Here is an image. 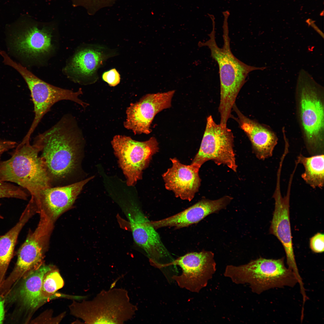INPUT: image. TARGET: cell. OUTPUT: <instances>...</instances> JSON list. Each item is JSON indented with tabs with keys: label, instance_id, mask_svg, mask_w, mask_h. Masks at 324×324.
Listing matches in <instances>:
<instances>
[{
	"label": "cell",
	"instance_id": "29",
	"mask_svg": "<svg viewBox=\"0 0 324 324\" xmlns=\"http://www.w3.org/2000/svg\"><path fill=\"white\" fill-rule=\"evenodd\" d=\"M4 300L2 298V296L0 295V324H2L3 322L4 316Z\"/></svg>",
	"mask_w": 324,
	"mask_h": 324
},
{
	"label": "cell",
	"instance_id": "5",
	"mask_svg": "<svg viewBox=\"0 0 324 324\" xmlns=\"http://www.w3.org/2000/svg\"><path fill=\"white\" fill-rule=\"evenodd\" d=\"M224 275L236 284H249L252 291L258 294L271 289L293 287L298 283L294 272L285 266L284 257H260L245 265L228 266Z\"/></svg>",
	"mask_w": 324,
	"mask_h": 324
},
{
	"label": "cell",
	"instance_id": "19",
	"mask_svg": "<svg viewBox=\"0 0 324 324\" xmlns=\"http://www.w3.org/2000/svg\"><path fill=\"white\" fill-rule=\"evenodd\" d=\"M232 199L228 196L215 200L202 199L176 214L160 220L150 221V223L156 230L166 227H174L176 229L188 227L225 208Z\"/></svg>",
	"mask_w": 324,
	"mask_h": 324
},
{
	"label": "cell",
	"instance_id": "16",
	"mask_svg": "<svg viewBox=\"0 0 324 324\" xmlns=\"http://www.w3.org/2000/svg\"><path fill=\"white\" fill-rule=\"evenodd\" d=\"M292 178H290L287 192L282 196L280 180L277 179L273 197L275 207L269 228V233L275 236L282 244L285 252L288 267L294 273L298 281L301 280L296 263L292 241L290 218V198Z\"/></svg>",
	"mask_w": 324,
	"mask_h": 324
},
{
	"label": "cell",
	"instance_id": "26",
	"mask_svg": "<svg viewBox=\"0 0 324 324\" xmlns=\"http://www.w3.org/2000/svg\"><path fill=\"white\" fill-rule=\"evenodd\" d=\"M310 247L312 251L316 253H320L324 250V235L318 232L310 239Z\"/></svg>",
	"mask_w": 324,
	"mask_h": 324
},
{
	"label": "cell",
	"instance_id": "7",
	"mask_svg": "<svg viewBox=\"0 0 324 324\" xmlns=\"http://www.w3.org/2000/svg\"><path fill=\"white\" fill-rule=\"evenodd\" d=\"M3 60L5 64L12 67L20 74L31 92L34 106V117L24 140H30L31 136L42 118L57 102L62 100H70L83 108L89 105L79 98V96L83 94L81 88L74 91L54 86L37 77L20 64L13 61L8 55L5 56Z\"/></svg>",
	"mask_w": 324,
	"mask_h": 324
},
{
	"label": "cell",
	"instance_id": "30",
	"mask_svg": "<svg viewBox=\"0 0 324 324\" xmlns=\"http://www.w3.org/2000/svg\"><path fill=\"white\" fill-rule=\"evenodd\" d=\"M306 22L309 26L312 27L315 30L320 34V36L323 38V33L316 25L314 21L311 19H307Z\"/></svg>",
	"mask_w": 324,
	"mask_h": 324
},
{
	"label": "cell",
	"instance_id": "12",
	"mask_svg": "<svg viewBox=\"0 0 324 324\" xmlns=\"http://www.w3.org/2000/svg\"><path fill=\"white\" fill-rule=\"evenodd\" d=\"M116 55L115 50L104 46L83 45L69 58L63 71L74 82L85 85L92 84L98 79L99 68L108 59Z\"/></svg>",
	"mask_w": 324,
	"mask_h": 324
},
{
	"label": "cell",
	"instance_id": "14",
	"mask_svg": "<svg viewBox=\"0 0 324 324\" xmlns=\"http://www.w3.org/2000/svg\"><path fill=\"white\" fill-rule=\"evenodd\" d=\"M52 31L36 26L27 28L12 37L11 44L22 57L37 64L46 61L55 52L58 44Z\"/></svg>",
	"mask_w": 324,
	"mask_h": 324
},
{
	"label": "cell",
	"instance_id": "6",
	"mask_svg": "<svg viewBox=\"0 0 324 324\" xmlns=\"http://www.w3.org/2000/svg\"><path fill=\"white\" fill-rule=\"evenodd\" d=\"M71 314L87 324H122L132 319L137 311L130 302L127 290L116 288L103 290L92 299L74 301Z\"/></svg>",
	"mask_w": 324,
	"mask_h": 324
},
{
	"label": "cell",
	"instance_id": "27",
	"mask_svg": "<svg viewBox=\"0 0 324 324\" xmlns=\"http://www.w3.org/2000/svg\"><path fill=\"white\" fill-rule=\"evenodd\" d=\"M103 80L111 87L119 84L120 81V75L116 69L114 68L105 72L102 75Z\"/></svg>",
	"mask_w": 324,
	"mask_h": 324
},
{
	"label": "cell",
	"instance_id": "1",
	"mask_svg": "<svg viewBox=\"0 0 324 324\" xmlns=\"http://www.w3.org/2000/svg\"><path fill=\"white\" fill-rule=\"evenodd\" d=\"M33 144L41 153L40 156L52 182L65 179L74 172L85 139L76 118L67 114L48 130L37 136Z\"/></svg>",
	"mask_w": 324,
	"mask_h": 324
},
{
	"label": "cell",
	"instance_id": "2",
	"mask_svg": "<svg viewBox=\"0 0 324 324\" xmlns=\"http://www.w3.org/2000/svg\"><path fill=\"white\" fill-rule=\"evenodd\" d=\"M228 18L224 17L223 26L224 45L220 48L215 37V22L212 21V29L208 34L209 39L205 42L200 41L199 47L208 46L211 56L217 63L219 68L220 82V100L218 111L220 123L225 124L231 117L232 109L240 89L245 82L248 74L256 70H263L266 67H258L245 64L232 53L230 46V39Z\"/></svg>",
	"mask_w": 324,
	"mask_h": 324
},
{
	"label": "cell",
	"instance_id": "4",
	"mask_svg": "<svg viewBox=\"0 0 324 324\" xmlns=\"http://www.w3.org/2000/svg\"><path fill=\"white\" fill-rule=\"evenodd\" d=\"M16 147L9 159L0 161V181L15 183L34 197L52 182L35 146L22 140Z\"/></svg>",
	"mask_w": 324,
	"mask_h": 324
},
{
	"label": "cell",
	"instance_id": "3",
	"mask_svg": "<svg viewBox=\"0 0 324 324\" xmlns=\"http://www.w3.org/2000/svg\"><path fill=\"white\" fill-rule=\"evenodd\" d=\"M324 91L308 73L300 70L295 92L296 112L302 138L311 155L324 154Z\"/></svg>",
	"mask_w": 324,
	"mask_h": 324
},
{
	"label": "cell",
	"instance_id": "18",
	"mask_svg": "<svg viewBox=\"0 0 324 324\" xmlns=\"http://www.w3.org/2000/svg\"><path fill=\"white\" fill-rule=\"evenodd\" d=\"M170 159L172 167L162 175L165 188L173 191L176 197L190 201L200 185L199 172L201 167L193 163L182 164L176 158Z\"/></svg>",
	"mask_w": 324,
	"mask_h": 324
},
{
	"label": "cell",
	"instance_id": "22",
	"mask_svg": "<svg viewBox=\"0 0 324 324\" xmlns=\"http://www.w3.org/2000/svg\"><path fill=\"white\" fill-rule=\"evenodd\" d=\"M51 267L41 265L25 276L18 292L19 299L28 310H34L45 302L42 295L44 277Z\"/></svg>",
	"mask_w": 324,
	"mask_h": 324
},
{
	"label": "cell",
	"instance_id": "28",
	"mask_svg": "<svg viewBox=\"0 0 324 324\" xmlns=\"http://www.w3.org/2000/svg\"><path fill=\"white\" fill-rule=\"evenodd\" d=\"M17 146L15 141L0 139V157L4 152L16 147Z\"/></svg>",
	"mask_w": 324,
	"mask_h": 324
},
{
	"label": "cell",
	"instance_id": "21",
	"mask_svg": "<svg viewBox=\"0 0 324 324\" xmlns=\"http://www.w3.org/2000/svg\"><path fill=\"white\" fill-rule=\"evenodd\" d=\"M36 212V207L29 202L16 225L4 235L0 236V287L5 280L19 234L28 220Z\"/></svg>",
	"mask_w": 324,
	"mask_h": 324
},
{
	"label": "cell",
	"instance_id": "17",
	"mask_svg": "<svg viewBox=\"0 0 324 324\" xmlns=\"http://www.w3.org/2000/svg\"><path fill=\"white\" fill-rule=\"evenodd\" d=\"M93 178L91 176L66 186L45 188L31 199L35 203L38 213L42 211L54 222L72 206L84 186Z\"/></svg>",
	"mask_w": 324,
	"mask_h": 324
},
{
	"label": "cell",
	"instance_id": "24",
	"mask_svg": "<svg viewBox=\"0 0 324 324\" xmlns=\"http://www.w3.org/2000/svg\"><path fill=\"white\" fill-rule=\"evenodd\" d=\"M51 270L45 275L43 281L42 295L45 302L53 298V295L62 288L64 284L59 272Z\"/></svg>",
	"mask_w": 324,
	"mask_h": 324
},
{
	"label": "cell",
	"instance_id": "23",
	"mask_svg": "<svg viewBox=\"0 0 324 324\" xmlns=\"http://www.w3.org/2000/svg\"><path fill=\"white\" fill-rule=\"evenodd\" d=\"M297 160L302 164L304 172L301 177L305 182L313 188L322 189L324 184V154L304 157L300 154Z\"/></svg>",
	"mask_w": 324,
	"mask_h": 324
},
{
	"label": "cell",
	"instance_id": "20",
	"mask_svg": "<svg viewBox=\"0 0 324 324\" xmlns=\"http://www.w3.org/2000/svg\"><path fill=\"white\" fill-rule=\"evenodd\" d=\"M232 109L237 115L236 120L250 140L257 158L264 160L272 157L278 140L275 133L268 126L245 116L235 104Z\"/></svg>",
	"mask_w": 324,
	"mask_h": 324
},
{
	"label": "cell",
	"instance_id": "15",
	"mask_svg": "<svg viewBox=\"0 0 324 324\" xmlns=\"http://www.w3.org/2000/svg\"><path fill=\"white\" fill-rule=\"evenodd\" d=\"M175 92V90H172L147 94L138 101L131 103L126 110L124 128L131 130L135 135L150 133V126L154 116L171 106Z\"/></svg>",
	"mask_w": 324,
	"mask_h": 324
},
{
	"label": "cell",
	"instance_id": "10",
	"mask_svg": "<svg viewBox=\"0 0 324 324\" xmlns=\"http://www.w3.org/2000/svg\"><path fill=\"white\" fill-rule=\"evenodd\" d=\"M120 206L128 220L134 242L146 253L150 264L155 267L163 264L164 259L173 260L159 234L140 207L130 201H123Z\"/></svg>",
	"mask_w": 324,
	"mask_h": 324
},
{
	"label": "cell",
	"instance_id": "8",
	"mask_svg": "<svg viewBox=\"0 0 324 324\" xmlns=\"http://www.w3.org/2000/svg\"><path fill=\"white\" fill-rule=\"evenodd\" d=\"M115 155L129 186H134L142 178L143 171L152 156L158 151V143L154 137L143 142L130 136L117 135L111 141Z\"/></svg>",
	"mask_w": 324,
	"mask_h": 324
},
{
	"label": "cell",
	"instance_id": "9",
	"mask_svg": "<svg viewBox=\"0 0 324 324\" xmlns=\"http://www.w3.org/2000/svg\"><path fill=\"white\" fill-rule=\"evenodd\" d=\"M39 213L40 220L37 227L34 231H29L18 250L14 268L7 278L11 284H14L41 265L54 222L44 212H41Z\"/></svg>",
	"mask_w": 324,
	"mask_h": 324
},
{
	"label": "cell",
	"instance_id": "11",
	"mask_svg": "<svg viewBox=\"0 0 324 324\" xmlns=\"http://www.w3.org/2000/svg\"><path fill=\"white\" fill-rule=\"evenodd\" d=\"M233 140L231 130L217 124L212 116H209L200 147L192 163L201 167L206 162L212 160L218 165H226L236 172L237 165Z\"/></svg>",
	"mask_w": 324,
	"mask_h": 324
},
{
	"label": "cell",
	"instance_id": "25",
	"mask_svg": "<svg viewBox=\"0 0 324 324\" xmlns=\"http://www.w3.org/2000/svg\"><path fill=\"white\" fill-rule=\"evenodd\" d=\"M28 196L21 188L7 182L0 181V199L14 198L26 200Z\"/></svg>",
	"mask_w": 324,
	"mask_h": 324
},
{
	"label": "cell",
	"instance_id": "31",
	"mask_svg": "<svg viewBox=\"0 0 324 324\" xmlns=\"http://www.w3.org/2000/svg\"><path fill=\"white\" fill-rule=\"evenodd\" d=\"M3 218V217L0 214V219H2Z\"/></svg>",
	"mask_w": 324,
	"mask_h": 324
},
{
	"label": "cell",
	"instance_id": "13",
	"mask_svg": "<svg viewBox=\"0 0 324 324\" xmlns=\"http://www.w3.org/2000/svg\"><path fill=\"white\" fill-rule=\"evenodd\" d=\"M214 258V254L211 251L190 252L161 265L160 268L179 266L182 269V273L179 275H173L172 278L180 288L199 292L206 286L216 271V264Z\"/></svg>",
	"mask_w": 324,
	"mask_h": 324
}]
</instances>
